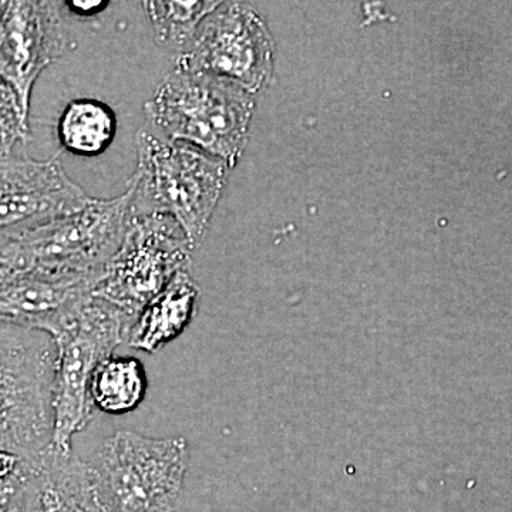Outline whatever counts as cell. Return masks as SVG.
I'll use <instances>...</instances> for the list:
<instances>
[{
  "instance_id": "cell-17",
  "label": "cell",
  "mask_w": 512,
  "mask_h": 512,
  "mask_svg": "<svg viewBox=\"0 0 512 512\" xmlns=\"http://www.w3.org/2000/svg\"><path fill=\"white\" fill-rule=\"evenodd\" d=\"M0 128H2V156L15 153V148L26 146L30 140L29 116L23 110L19 97L9 84L0 87Z\"/></svg>"
},
{
  "instance_id": "cell-10",
  "label": "cell",
  "mask_w": 512,
  "mask_h": 512,
  "mask_svg": "<svg viewBox=\"0 0 512 512\" xmlns=\"http://www.w3.org/2000/svg\"><path fill=\"white\" fill-rule=\"evenodd\" d=\"M0 225L19 232L62 220L89 207V197L66 174L59 158L33 160L22 153L2 156Z\"/></svg>"
},
{
  "instance_id": "cell-13",
  "label": "cell",
  "mask_w": 512,
  "mask_h": 512,
  "mask_svg": "<svg viewBox=\"0 0 512 512\" xmlns=\"http://www.w3.org/2000/svg\"><path fill=\"white\" fill-rule=\"evenodd\" d=\"M198 298L200 288L187 269L178 272L140 313L128 343L144 352H156L190 325Z\"/></svg>"
},
{
  "instance_id": "cell-16",
  "label": "cell",
  "mask_w": 512,
  "mask_h": 512,
  "mask_svg": "<svg viewBox=\"0 0 512 512\" xmlns=\"http://www.w3.org/2000/svg\"><path fill=\"white\" fill-rule=\"evenodd\" d=\"M221 2H144L158 46L168 50H185L194 42L204 20Z\"/></svg>"
},
{
  "instance_id": "cell-7",
  "label": "cell",
  "mask_w": 512,
  "mask_h": 512,
  "mask_svg": "<svg viewBox=\"0 0 512 512\" xmlns=\"http://www.w3.org/2000/svg\"><path fill=\"white\" fill-rule=\"evenodd\" d=\"M183 228L167 215L133 217L119 254L107 266L94 295L134 316L191 261Z\"/></svg>"
},
{
  "instance_id": "cell-2",
  "label": "cell",
  "mask_w": 512,
  "mask_h": 512,
  "mask_svg": "<svg viewBox=\"0 0 512 512\" xmlns=\"http://www.w3.org/2000/svg\"><path fill=\"white\" fill-rule=\"evenodd\" d=\"M137 171L131 178L133 217L173 218L195 248L204 241L220 201L229 167L190 144L168 141L141 130Z\"/></svg>"
},
{
  "instance_id": "cell-15",
  "label": "cell",
  "mask_w": 512,
  "mask_h": 512,
  "mask_svg": "<svg viewBox=\"0 0 512 512\" xmlns=\"http://www.w3.org/2000/svg\"><path fill=\"white\" fill-rule=\"evenodd\" d=\"M146 386V373L137 359L111 356L97 367L90 393L103 412L124 414L141 403Z\"/></svg>"
},
{
  "instance_id": "cell-18",
  "label": "cell",
  "mask_w": 512,
  "mask_h": 512,
  "mask_svg": "<svg viewBox=\"0 0 512 512\" xmlns=\"http://www.w3.org/2000/svg\"><path fill=\"white\" fill-rule=\"evenodd\" d=\"M70 9L73 12H76L77 15L87 16L93 15V13L99 12V10L104 9L106 3L101 2H72L70 3Z\"/></svg>"
},
{
  "instance_id": "cell-14",
  "label": "cell",
  "mask_w": 512,
  "mask_h": 512,
  "mask_svg": "<svg viewBox=\"0 0 512 512\" xmlns=\"http://www.w3.org/2000/svg\"><path fill=\"white\" fill-rule=\"evenodd\" d=\"M116 130L114 111L94 99L70 101L57 124V136L64 150L82 157H96L106 151Z\"/></svg>"
},
{
  "instance_id": "cell-11",
  "label": "cell",
  "mask_w": 512,
  "mask_h": 512,
  "mask_svg": "<svg viewBox=\"0 0 512 512\" xmlns=\"http://www.w3.org/2000/svg\"><path fill=\"white\" fill-rule=\"evenodd\" d=\"M62 3L3 2L0 74L29 116L30 96L39 74L66 50Z\"/></svg>"
},
{
  "instance_id": "cell-1",
  "label": "cell",
  "mask_w": 512,
  "mask_h": 512,
  "mask_svg": "<svg viewBox=\"0 0 512 512\" xmlns=\"http://www.w3.org/2000/svg\"><path fill=\"white\" fill-rule=\"evenodd\" d=\"M133 220V190L113 200H96L89 207L19 232H2L0 278L35 275L46 278H104L119 254Z\"/></svg>"
},
{
  "instance_id": "cell-4",
  "label": "cell",
  "mask_w": 512,
  "mask_h": 512,
  "mask_svg": "<svg viewBox=\"0 0 512 512\" xmlns=\"http://www.w3.org/2000/svg\"><path fill=\"white\" fill-rule=\"evenodd\" d=\"M3 323L0 350L2 454L29 460L53 446L56 427L57 346L52 336Z\"/></svg>"
},
{
  "instance_id": "cell-8",
  "label": "cell",
  "mask_w": 512,
  "mask_h": 512,
  "mask_svg": "<svg viewBox=\"0 0 512 512\" xmlns=\"http://www.w3.org/2000/svg\"><path fill=\"white\" fill-rule=\"evenodd\" d=\"M271 35L261 16L244 3H222L202 23L177 69L207 72L258 92L272 73Z\"/></svg>"
},
{
  "instance_id": "cell-3",
  "label": "cell",
  "mask_w": 512,
  "mask_h": 512,
  "mask_svg": "<svg viewBox=\"0 0 512 512\" xmlns=\"http://www.w3.org/2000/svg\"><path fill=\"white\" fill-rule=\"evenodd\" d=\"M144 111L171 141L200 148L234 168L247 144L254 100L224 77L175 67Z\"/></svg>"
},
{
  "instance_id": "cell-5",
  "label": "cell",
  "mask_w": 512,
  "mask_h": 512,
  "mask_svg": "<svg viewBox=\"0 0 512 512\" xmlns=\"http://www.w3.org/2000/svg\"><path fill=\"white\" fill-rule=\"evenodd\" d=\"M137 316L93 295L53 340L57 346L56 427L53 444L72 451V439L93 409L90 389L97 367L130 339Z\"/></svg>"
},
{
  "instance_id": "cell-12",
  "label": "cell",
  "mask_w": 512,
  "mask_h": 512,
  "mask_svg": "<svg viewBox=\"0 0 512 512\" xmlns=\"http://www.w3.org/2000/svg\"><path fill=\"white\" fill-rule=\"evenodd\" d=\"M103 278H46L26 275L2 282V322L18 328L59 335Z\"/></svg>"
},
{
  "instance_id": "cell-9",
  "label": "cell",
  "mask_w": 512,
  "mask_h": 512,
  "mask_svg": "<svg viewBox=\"0 0 512 512\" xmlns=\"http://www.w3.org/2000/svg\"><path fill=\"white\" fill-rule=\"evenodd\" d=\"M2 497L8 512H106L92 467L55 444L29 460L2 454Z\"/></svg>"
},
{
  "instance_id": "cell-6",
  "label": "cell",
  "mask_w": 512,
  "mask_h": 512,
  "mask_svg": "<svg viewBox=\"0 0 512 512\" xmlns=\"http://www.w3.org/2000/svg\"><path fill=\"white\" fill-rule=\"evenodd\" d=\"M184 439L114 434L92 467L94 487L106 512H170L187 470Z\"/></svg>"
}]
</instances>
